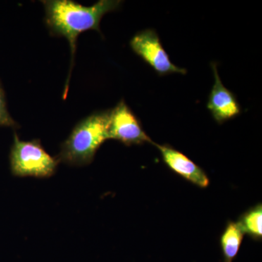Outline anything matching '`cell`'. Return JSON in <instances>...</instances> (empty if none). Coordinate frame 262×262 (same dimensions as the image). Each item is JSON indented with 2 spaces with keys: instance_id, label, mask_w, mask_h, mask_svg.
I'll return each instance as SVG.
<instances>
[{
  "instance_id": "cell-6",
  "label": "cell",
  "mask_w": 262,
  "mask_h": 262,
  "mask_svg": "<svg viewBox=\"0 0 262 262\" xmlns=\"http://www.w3.org/2000/svg\"><path fill=\"white\" fill-rule=\"evenodd\" d=\"M215 82L208 97L207 108L217 123L222 125L241 113V108L233 93L224 85L219 75L217 65L211 63Z\"/></svg>"
},
{
  "instance_id": "cell-10",
  "label": "cell",
  "mask_w": 262,
  "mask_h": 262,
  "mask_svg": "<svg viewBox=\"0 0 262 262\" xmlns=\"http://www.w3.org/2000/svg\"><path fill=\"white\" fill-rule=\"evenodd\" d=\"M0 126L10 127L13 128L18 127V123L10 116L8 107H7L6 100L3 87L0 84Z\"/></svg>"
},
{
  "instance_id": "cell-2",
  "label": "cell",
  "mask_w": 262,
  "mask_h": 262,
  "mask_svg": "<svg viewBox=\"0 0 262 262\" xmlns=\"http://www.w3.org/2000/svg\"><path fill=\"white\" fill-rule=\"evenodd\" d=\"M110 110L92 114L81 120L61 144L56 157L59 162L84 166L94 161L95 155L108 138Z\"/></svg>"
},
{
  "instance_id": "cell-7",
  "label": "cell",
  "mask_w": 262,
  "mask_h": 262,
  "mask_svg": "<svg viewBox=\"0 0 262 262\" xmlns=\"http://www.w3.org/2000/svg\"><path fill=\"white\" fill-rule=\"evenodd\" d=\"M151 144L159 150L164 163L174 173L198 187H208L210 180L206 172L185 155L168 144L160 145L154 141Z\"/></svg>"
},
{
  "instance_id": "cell-5",
  "label": "cell",
  "mask_w": 262,
  "mask_h": 262,
  "mask_svg": "<svg viewBox=\"0 0 262 262\" xmlns=\"http://www.w3.org/2000/svg\"><path fill=\"white\" fill-rule=\"evenodd\" d=\"M108 138L126 146L152 144L153 141L143 129L140 121L122 99L110 110Z\"/></svg>"
},
{
  "instance_id": "cell-8",
  "label": "cell",
  "mask_w": 262,
  "mask_h": 262,
  "mask_svg": "<svg viewBox=\"0 0 262 262\" xmlns=\"http://www.w3.org/2000/svg\"><path fill=\"white\" fill-rule=\"evenodd\" d=\"M245 233L238 222L229 221L220 237L224 262H233L238 254Z\"/></svg>"
},
{
  "instance_id": "cell-1",
  "label": "cell",
  "mask_w": 262,
  "mask_h": 262,
  "mask_svg": "<svg viewBox=\"0 0 262 262\" xmlns=\"http://www.w3.org/2000/svg\"><path fill=\"white\" fill-rule=\"evenodd\" d=\"M42 3L46 10L45 20L52 35L65 37L70 43L72 59L63 93L65 99L68 92L71 71L75 62L77 37L88 30H95L101 34V19L106 13L118 9L122 2L100 0L90 7L83 6L72 0H46Z\"/></svg>"
},
{
  "instance_id": "cell-9",
  "label": "cell",
  "mask_w": 262,
  "mask_h": 262,
  "mask_svg": "<svg viewBox=\"0 0 262 262\" xmlns=\"http://www.w3.org/2000/svg\"><path fill=\"white\" fill-rule=\"evenodd\" d=\"M245 234L251 239L261 241L262 238V206L258 203L241 215L237 221Z\"/></svg>"
},
{
  "instance_id": "cell-3",
  "label": "cell",
  "mask_w": 262,
  "mask_h": 262,
  "mask_svg": "<svg viewBox=\"0 0 262 262\" xmlns=\"http://www.w3.org/2000/svg\"><path fill=\"white\" fill-rule=\"evenodd\" d=\"M10 169L18 177L48 178L56 172L59 161L45 150L38 139L24 141L14 134L10 150Z\"/></svg>"
},
{
  "instance_id": "cell-4",
  "label": "cell",
  "mask_w": 262,
  "mask_h": 262,
  "mask_svg": "<svg viewBox=\"0 0 262 262\" xmlns=\"http://www.w3.org/2000/svg\"><path fill=\"white\" fill-rule=\"evenodd\" d=\"M130 46L133 51L160 76L187 74V70L177 67L170 59L154 29L136 33L130 39Z\"/></svg>"
}]
</instances>
